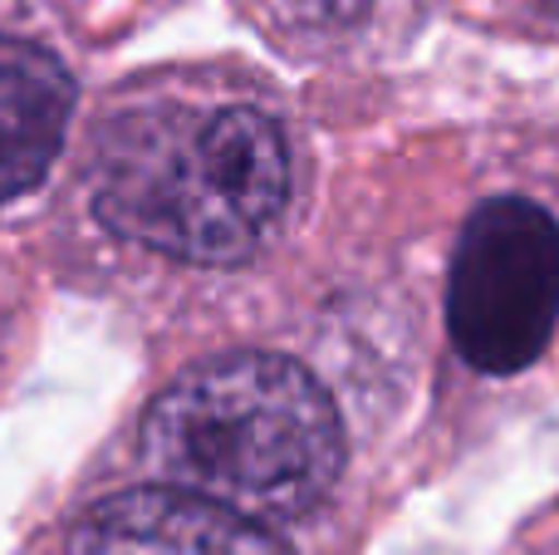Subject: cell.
<instances>
[{"mask_svg":"<svg viewBox=\"0 0 559 555\" xmlns=\"http://www.w3.org/2000/svg\"><path fill=\"white\" fill-rule=\"evenodd\" d=\"M309 206L314 143L295 98L246 59H173L84 104L45 236L74 291L177 315L265 281Z\"/></svg>","mask_w":559,"mask_h":555,"instance_id":"cell-1","label":"cell"},{"mask_svg":"<svg viewBox=\"0 0 559 555\" xmlns=\"http://www.w3.org/2000/svg\"><path fill=\"white\" fill-rule=\"evenodd\" d=\"M84 118V45L59 0H0V232L49 206Z\"/></svg>","mask_w":559,"mask_h":555,"instance_id":"cell-4","label":"cell"},{"mask_svg":"<svg viewBox=\"0 0 559 555\" xmlns=\"http://www.w3.org/2000/svg\"><path fill=\"white\" fill-rule=\"evenodd\" d=\"M447 340L481 379H521L559 330V212L535 192H486L447 256Z\"/></svg>","mask_w":559,"mask_h":555,"instance_id":"cell-3","label":"cell"},{"mask_svg":"<svg viewBox=\"0 0 559 555\" xmlns=\"http://www.w3.org/2000/svg\"><path fill=\"white\" fill-rule=\"evenodd\" d=\"M133 477L285 531L348 487L358 413L324 359L280 340H236L167 369L128 418Z\"/></svg>","mask_w":559,"mask_h":555,"instance_id":"cell-2","label":"cell"},{"mask_svg":"<svg viewBox=\"0 0 559 555\" xmlns=\"http://www.w3.org/2000/svg\"><path fill=\"white\" fill-rule=\"evenodd\" d=\"M25 330H29V291L25 275L0 265V389L10 383V369L25 354Z\"/></svg>","mask_w":559,"mask_h":555,"instance_id":"cell-7","label":"cell"},{"mask_svg":"<svg viewBox=\"0 0 559 555\" xmlns=\"http://www.w3.org/2000/svg\"><path fill=\"white\" fill-rule=\"evenodd\" d=\"M506 25L525 39H559V0H496Z\"/></svg>","mask_w":559,"mask_h":555,"instance_id":"cell-8","label":"cell"},{"mask_svg":"<svg viewBox=\"0 0 559 555\" xmlns=\"http://www.w3.org/2000/svg\"><path fill=\"white\" fill-rule=\"evenodd\" d=\"M447 0H241L251 25L309 69H378L423 39Z\"/></svg>","mask_w":559,"mask_h":555,"instance_id":"cell-6","label":"cell"},{"mask_svg":"<svg viewBox=\"0 0 559 555\" xmlns=\"http://www.w3.org/2000/svg\"><path fill=\"white\" fill-rule=\"evenodd\" d=\"M55 555H295V546L212 497L138 477L88 497L64 521Z\"/></svg>","mask_w":559,"mask_h":555,"instance_id":"cell-5","label":"cell"}]
</instances>
